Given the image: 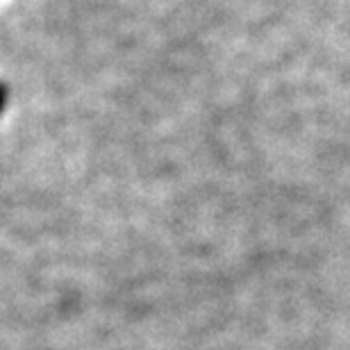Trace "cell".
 Returning <instances> with one entry per match:
<instances>
[{"mask_svg": "<svg viewBox=\"0 0 350 350\" xmlns=\"http://www.w3.org/2000/svg\"><path fill=\"white\" fill-rule=\"evenodd\" d=\"M5 98H7V87L0 82V111H3V107H5Z\"/></svg>", "mask_w": 350, "mask_h": 350, "instance_id": "6da1fadb", "label": "cell"}]
</instances>
